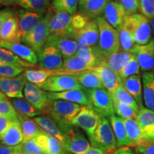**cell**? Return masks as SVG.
Returning <instances> with one entry per match:
<instances>
[{
  "instance_id": "1",
  "label": "cell",
  "mask_w": 154,
  "mask_h": 154,
  "mask_svg": "<svg viewBox=\"0 0 154 154\" xmlns=\"http://www.w3.org/2000/svg\"><path fill=\"white\" fill-rule=\"evenodd\" d=\"M99 31V38L97 45L93 47L100 61L103 57L120 51L119 32L113 28L103 17L96 19Z\"/></svg>"
},
{
  "instance_id": "2",
  "label": "cell",
  "mask_w": 154,
  "mask_h": 154,
  "mask_svg": "<svg viewBox=\"0 0 154 154\" xmlns=\"http://www.w3.org/2000/svg\"><path fill=\"white\" fill-rule=\"evenodd\" d=\"M82 106L64 100L52 101L49 115L60 127L63 134L72 125L71 121L80 112Z\"/></svg>"
},
{
  "instance_id": "3",
  "label": "cell",
  "mask_w": 154,
  "mask_h": 154,
  "mask_svg": "<svg viewBox=\"0 0 154 154\" xmlns=\"http://www.w3.org/2000/svg\"><path fill=\"white\" fill-rule=\"evenodd\" d=\"M92 146L106 151L107 154H111L116 150V140L111 128L110 121L106 117H101L98 127L89 138Z\"/></svg>"
},
{
  "instance_id": "4",
  "label": "cell",
  "mask_w": 154,
  "mask_h": 154,
  "mask_svg": "<svg viewBox=\"0 0 154 154\" xmlns=\"http://www.w3.org/2000/svg\"><path fill=\"white\" fill-rule=\"evenodd\" d=\"M124 22L131 31L135 44L145 45L151 42L152 29L150 20L140 13L126 16Z\"/></svg>"
},
{
  "instance_id": "5",
  "label": "cell",
  "mask_w": 154,
  "mask_h": 154,
  "mask_svg": "<svg viewBox=\"0 0 154 154\" xmlns=\"http://www.w3.org/2000/svg\"><path fill=\"white\" fill-rule=\"evenodd\" d=\"M49 9L35 27L24 37H22V42L33 49L36 54H38L45 47L48 38L50 35Z\"/></svg>"
},
{
  "instance_id": "6",
  "label": "cell",
  "mask_w": 154,
  "mask_h": 154,
  "mask_svg": "<svg viewBox=\"0 0 154 154\" xmlns=\"http://www.w3.org/2000/svg\"><path fill=\"white\" fill-rule=\"evenodd\" d=\"M90 102V108L103 117H110L115 113L113 99L105 88L85 89Z\"/></svg>"
},
{
  "instance_id": "7",
  "label": "cell",
  "mask_w": 154,
  "mask_h": 154,
  "mask_svg": "<svg viewBox=\"0 0 154 154\" xmlns=\"http://www.w3.org/2000/svg\"><path fill=\"white\" fill-rule=\"evenodd\" d=\"M49 32L50 35L72 36L74 28L72 25L73 15L64 11H55L50 7Z\"/></svg>"
},
{
  "instance_id": "8",
  "label": "cell",
  "mask_w": 154,
  "mask_h": 154,
  "mask_svg": "<svg viewBox=\"0 0 154 154\" xmlns=\"http://www.w3.org/2000/svg\"><path fill=\"white\" fill-rule=\"evenodd\" d=\"M48 92L44 91L39 86L26 82L24 88L25 99L42 113L49 114L52 101L49 99Z\"/></svg>"
},
{
  "instance_id": "9",
  "label": "cell",
  "mask_w": 154,
  "mask_h": 154,
  "mask_svg": "<svg viewBox=\"0 0 154 154\" xmlns=\"http://www.w3.org/2000/svg\"><path fill=\"white\" fill-rule=\"evenodd\" d=\"M39 87L44 91L53 93L74 89H83L76 77L74 75H59L51 76Z\"/></svg>"
},
{
  "instance_id": "10",
  "label": "cell",
  "mask_w": 154,
  "mask_h": 154,
  "mask_svg": "<svg viewBox=\"0 0 154 154\" xmlns=\"http://www.w3.org/2000/svg\"><path fill=\"white\" fill-rule=\"evenodd\" d=\"M63 149L68 153L84 154L91 149V144L85 136L78 130L72 127L64 133V139L62 142Z\"/></svg>"
},
{
  "instance_id": "11",
  "label": "cell",
  "mask_w": 154,
  "mask_h": 154,
  "mask_svg": "<svg viewBox=\"0 0 154 154\" xmlns=\"http://www.w3.org/2000/svg\"><path fill=\"white\" fill-rule=\"evenodd\" d=\"M101 117L91 108L82 106L80 112L71 121L70 125L82 128L90 138L98 127Z\"/></svg>"
},
{
  "instance_id": "12",
  "label": "cell",
  "mask_w": 154,
  "mask_h": 154,
  "mask_svg": "<svg viewBox=\"0 0 154 154\" xmlns=\"http://www.w3.org/2000/svg\"><path fill=\"white\" fill-rule=\"evenodd\" d=\"M97 74L103 84V87L110 94L114 93L116 90L121 86V77L119 73L116 72L103 62H100L97 66L90 69Z\"/></svg>"
},
{
  "instance_id": "13",
  "label": "cell",
  "mask_w": 154,
  "mask_h": 154,
  "mask_svg": "<svg viewBox=\"0 0 154 154\" xmlns=\"http://www.w3.org/2000/svg\"><path fill=\"white\" fill-rule=\"evenodd\" d=\"M26 81L24 74L8 78L0 76V91L9 98L23 99Z\"/></svg>"
},
{
  "instance_id": "14",
  "label": "cell",
  "mask_w": 154,
  "mask_h": 154,
  "mask_svg": "<svg viewBox=\"0 0 154 154\" xmlns=\"http://www.w3.org/2000/svg\"><path fill=\"white\" fill-rule=\"evenodd\" d=\"M37 54L38 63L42 69L49 70L61 69L63 63L62 55L53 46H45Z\"/></svg>"
},
{
  "instance_id": "15",
  "label": "cell",
  "mask_w": 154,
  "mask_h": 154,
  "mask_svg": "<svg viewBox=\"0 0 154 154\" xmlns=\"http://www.w3.org/2000/svg\"><path fill=\"white\" fill-rule=\"evenodd\" d=\"M131 53L136 57L143 72H152L154 69V38L145 45L135 44Z\"/></svg>"
},
{
  "instance_id": "16",
  "label": "cell",
  "mask_w": 154,
  "mask_h": 154,
  "mask_svg": "<svg viewBox=\"0 0 154 154\" xmlns=\"http://www.w3.org/2000/svg\"><path fill=\"white\" fill-rule=\"evenodd\" d=\"M45 46H53L59 49L63 59L76 54L77 42L72 36L49 35Z\"/></svg>"
},
{
  "instance_id": "17",
  "label": "cell",
  "mask_w": 154,
  "mask_h": 154,
  "mask_svg": "<svg viewBox=\"0 0 154 154\" xmlns=\"http://www.w3.org/2000/svg\"><path fill=\"white\" fill-rule=\"evenodd\" d=\"M22 35L19 30V19L17 14H13L4 23L0 30V43H20Z\"/></svg>"
},
{
  "instance_id": "18",
  "label": "cell",
  "mask_w": 154,
  "mask_h": 154,
  "mask_svg": "<svg viewBox=\"0 0 154 154\" xmlns=\"http://www.w3.org/2000/svg\"><path fill=\"white\" fill-rule=\"evenodd\" d=\"M103 15L107 22L118 30L124 22L126 12L118 0H109L106 5Z\"/></svg>"
},
{
  "instance_id": "19",
  "label": "cell",
  "mask_w": 154,
  "mask_h": 154,
  "mask_svg": "<svg viewBox=\"0 0 154 154\" xmlns=\"http://www.w3.org/2000/svg\"><path fill=\"white\" fill-rule=\"evenodd\" d=\"M28 82L40 86L51 76L59 75H72L70 73L63 69L49 70L45 69H26L23 73Z\"/></svg>"
},
{
  "instance_id": "20",
  "label": "cell",
  "mask_w": 154,
  "mask_h": 154,
  "mask_svg": "<svg viewBox=\"0 0 154 154\" xmlns=\"http://www.w3.org/2000/svg\"><path fill=\"white\" fill-rule=\"evenodd\" d=\"M74 38L90 47L97 45L99 38V31L96 19H91L82 29L75 32Z\"/></svg>"
},
{
  "instance_id": "21",
  "label": "cell",
  "mask_w": 154,
  "mask_h": 154,
  "mask_svg": "<svg viewBox=\"0 0 154 154\" xmlns=\"http://www.w3.org/2000/svg\"><path fill=\"white\" fill-rule=\"evenodd\" d=\"M109 0H80L78 13L87 17L88 19H95L103 14L106 5Z\"/></svg>"
},
{
  "instance_id": "22",
  "label": "cell",
  "mask_w": 154,
  "mask_h": 154,
  "mask_svg": "<svg viewBox=\"0 0 154 154\" xmlns=\"http://www.w3.org/2000/svg\"><path fill=\"white\" fill-rule=\"evenodd\" d=\"M48 92V91H47ZM48 96L51 101L54 100H64L73 103H78L81 106H90V102L87 94L82 89H74L58 93L48 92Z\"/></svg>"
},
{
  "instance_id": "23",
  "label": "cell",
  "mask_w": 154,
  "mask_h": 154,
  "mask_svg": "<svg viewBox=\"0 0 154 154\" xmlns=\"http://www.w3.org/2000/svg\"><path fill=\"white\" fill-rule=\"evenodd\" d=\"M0 47L9 50L21 59L26 62L36 65L38 63L37 54L28 46L20 43H0Z\"/></svg>"
},
{
  "instance_id": "24",
  "label": "cell",
  "mask_w": 154,
  "mask_h": 154,
  "mask_svg": "<svg viewBox=\"0 0 154 154\" xmlns=\"http://www.w3.org/2000/svg\"><path fill=\"white\" fill-rule=\"evenodd\" d=\"M17 15L19 19V30L22 37H24L33 29L44 17L37 13L32 12L24 9L19 10Z\"/></svg>"
},
{
  "instance_id": "25",
  "label": "cell",
  "mask_w": 154,
  "mask_h": 154,
  "mask_svg": "<svg viewBox=\"0 0 154 154\" xmlns=\"http://www.w3.org/2000/svg\"><path fill=\"white\" fill-rule=\"evenodd\" d=\"M121 86L134 98L140 108L143 107V89L140 75H134L123 78Z\"/></svg>"
},
{
  "instance_id": "26",
  "label": "cell",
  "mask_w": 154,
  "mask_h": 154,
  "mask_svg": "<svg viewBox=\"0 0 154 154\" xmlns=\"http://www.w3.org/2000/svg\"><path fill=\"white\" fill-rule=\"evenodd\" d=\"M0 141L1 143L8 146H17L24 142V135L18 119L13 121L8 130L0 138Z\"/></svg>"
},
{
  "instance_id": "27",
  "label": "cell",
  "mask_w": 154,
  "mask_h": 154,
  "mask_svg": "<svg viewBox=\"0 0 154 154\" xmlns=\"http://www.w3.org/2000/svg\"><path fill=\"white\" fill-rule=\"evenodd\" d=\"M34 138L47 154H61L65 151L60 140L44 131L42 130Z\"/></svg>"
},
{
  "instance_id": "28",
  "label": "cell",
  "mask_w": 154,
  "mask_h": 154,
  "mask_svg": "<svg viewBox=\"0 0 154 154\" xmlns=\"http://www.w3.org/2000/svg\"><path fill=\"white\" fill-rule=\"evenodd\" d=\"M133 54L124 51H119L112 54L103 57L100 59V62L106 63L108 66L115 71L116 72L120 73L126 64L128 62L131 58L133 57Z\"/></svg>"
},
{
  "instance_id": "29",
  "label": "cell",
  "mask_w": 154,
  "mask_h": 154,
  "mask_svg": "<svg viewBox=\"0 0 154 154\" xmlns=\"http://www.w3.org/2000/svg\"><path fill=\"white\" fill-rule=\"evenodd\" d=\"M33 119L42 131L57 138L61 143L63 141L64 134L53 119L46 116H38Z\"/></svg>"
},
{
  "instance_id": "30",
  "label": "cell",
  "mask_w": 154,
  "mask_h": 154,
  "mask_svg": "<svg viewBox=\"0 0 154 154\" xmlns=\"http://www.w3.org/2000/svg\"><path fill=\"white\" fill-rule=\"evenodd\" d=\"M143 100L146 106L154 111V72H145L142 74Z\"/></svg>"
},
{
  "instance_id": "31",
  "label": "cell",
  "mask_w": 154,
  "mask_h": 154,
  "mask_svg": "<svg viewBox=\"0 0 154 154\" xmlns=\"http://www.w3.org/2000/svg\"><path fill=\"white\" fill-rule=\"evenodd\" d=\"M109 121L116 140V146L120 148L123 146H129V141L126 131L123 119L113 114L109 117Z\"/></svg>"
},
{
  "instance_id": "32",
  "label": "cell",
  "mask_w": 154,
  "mask_h": 154,
  "mask_svg": "<svg viewBox=\"0 0 154 154\" xmlns=\"http://www.w3.org/2000/svg\"><path fill=\"white\" fill-rule=\"evenodd\" d=\"M51 0H15V5L24 10L44 16L50 8Z\"/></svg>"
},
{
  "instance_id": "33",
  "label": "cell",
  "mask_w": 154,
  "mask_h": 154,
  "mask_svg": "<svg viewBox=\"0 0 154 154\" xmlns=\"http://www.w3.org/2000/svg\"><path fill=\"white\" fill-rule=\"evenodd\" d=\"M124 121L126 131L129 141V147H135L143 139L142 129L135 119H124Z\"/></svg>"
},
{
  "instance_id": "34",
  "label": "cell",
  "mask_w": 154,
  "mask_h": 154,
  "mask_svg": "<svg viewBox=\"0 0 154 154\" xmlns=\"http://www.w3.org/2000/svg\"><path fill=\"white\" fill-rule=\"evenodd\" d=\"M76 54L85 62L90 69L97 66L99 64V60L96 54L94 48L88 47L79 41H76Z\"/></svg>"
},
{
  "instance_id": "35",
  "label": "cell",
  "mask_w": 154,
  "mask_h": 154,
  "mask_svg": "<svg viewBox=\"0 0 154 154\" xmlns=\"http://www.w3.org/2000/svg\"><path fill=\"white\" fill-rule=\"evenodd\" d=\"M19 121H20L21 126L24 135V142L33 139L42 131L40 127L34 121V119H31L28 117L18 114L17 113Z\"/></svg>"
},
{
  "instance_id": "36",
  "label": "cell",
  "mask_w": 154,
  "mask_h": 154,
  "mask_svg": "<svg viewBox=\"0 0 154 154\" xmlns=\"http://www.w3.org/2000/svg\"><path fill=\"white\" fill-rule=\"evenodd\" d=\"M75 76L84 89L104 88L99 77L90 69L80 73Z\"/></svg>"
},
{
  "instance_id": "37",
  "label": "cell",
  "mask_w": 154,
  "mask_h": 154,
  "mask_svg": "<svg viewBox=\"0 0 154 154\" xmlns=\"http://www.w3.org/2000/svg\"><path fill=\"white\" fill-rule=\"evenodd\" d=\"M61 69L71 73L72 75L76 76L83 72L89 70L90 68L78 55L75 54L72 57L63 59Z\"/></svg>"
},
{
  "instance_id": "38",
  "label": "cell",
  "mask_w": 154,
  "mask_h": 154,
  "mask_svg": "<svg viewBox=\"0 0 154 154\" xmlns=\"http://www.w3.org/2000/svg\"><path fill=\"white\" fill-rule=\"evenodd\" d=\"M11 102L18 114L22 115L28 118H34L42 114L39 111L35 109L26 99H12Z\"/></svg>"
},
{
  "instance_id": "39",
  "label": "cell",
  "mask_w": 154,
  "mask_h": 154,
  "mask_svg": "<svg viewBox=\"0 0 154 154\" xmlns=\"http://www.w3.org/2000/svg\"><path fill=\"white\" fill-rule=\"evenodd\" d=\"M118 32L120 42V51L131 53L133 48L136 44L131 31L124 22H123L122 25L118 29Z\"/></svg>"
},
{
  "instance_id": "40",
  "label": "cell",
  "mask_w": 154,
  "mask_h": 154,
  "mask_svg": "<svg viewBox=\"0 0 154 154\" xmlns=\"http://www.w3.org/2000/svg\"><path fill=\"white\" fill-rule=\"evenodd\" d=\"M0 63L17 65V66H22L24 68L30 69L37 66L36 65L32 64V63L22 60L9 50L2 47H0Z\"/></svg>"
},
{
  "instance_id": "41",
  "label": "cell",
  "mask_w": 154,
  "mask_h": 154,
  "mask_svg": "<svg viewBox=\"0 0 154 154\" xmlns=\"http://www.w3.org/2000/svg\"><path fill=\"white\" fill-rule=\"evenodd\" d=\"M80 0H52L51 9L55 11H64L71 15L78 12Z\"/></svg>"
},
{
  "instance_id": "42",
  "label": "cell",
  "mask_w": 154,
  "mask_h": 154,
  "mask_svg": "<svg viewBox=\"0 0 154 154\" xmlns=\"http://www.w3.org/2000/svg\"><path fill=\"white\" fill-rule=\"evenodd\" d=\"M110 94L113 100H116L117 101L121 102V103H126V104L130 106L136 112L139 111L140 107L137 102H136V100L134 99V98L122 86H119L116 90L114 93Z\"/></svg>"
},
{
  "instance_id": "43",
  "label": "cell",
  "mask_w": 154,
  "mask_h": 154,
  "mask_svg": "<svg viewBox=\"0 0 154 154\" xmlns=\"http://www.w3.org/2000/svg\"><path fill=\"white\" fill-rule=\"evenodd\" d=\"M136 121L142 131L154 126V111L143 107L140 108Z\"/></svg>"
},
{
  "instance_id": "44",
  "label": "cell",
  "mask_w": 154,
  "mask_h": 154,
  "mask_svg": "<svg viewBox=\"0 0 154 154\" xmlns=\"http://www.w3.org/2000/svg\"><path fill=\"white\" fill-rule=\"evenodd\" d=\"M113 103L115 113L118 115V116L124 119H135L136 120L138 112H136L132 107L126 103H121L113 99Z\"/></svg>"
},
{
  "instance_id": "45",
  "label": "cell",
  "mask_w": 154,
  "mask_h": 154,
  "mask_svg": "<svg viewBox=\"0 0 154 154\" xmlns=\"http://www.w3.org/2000/svg\"><path fill=\"white\" fill-rule=\"evenodd\" d=\"M0 116L7 117L13 120L18 119L17 111L11 101L3 93L0 96Z\"/></svg>"
},
{
  "instance_id": "46",
  "label": "cell",
  "mask_w": 154,
  "mask_h": 154,
  "mask_svg": "<svg viewBox=\"0 0 154 154\" xmlns=\"http://www.w3.org/2000/svg\"><path fill=\"white\" fill-rule=\"evenodd\" d=\"M140 68L137 59L134 54L124 69L119 73V75L121 79L134 76V75H140Z\"/></svg>"
},
{
  "instance_id": "47",
  "label": "cell",
  "mask_w": 154,
  "mask_h": 154,
  "mask_svg": "<svg viewBox=\"0 0 154 154\" xmlns=\"http://www.w3.org/2000/svg\"><path fill=\"white\" fill-rule=\"evenodd\" d=\"M25 70V68L20 66L0 63V76L2 77L12 78L22 74Z\"/></svg>"
},
{
  "instance_id": "48",
  "label": "cell",
  "mask_w": 154,
  "mask_h": 154,
  "mask_svg": "<svg viewBox=\"0 0 154 154\" xmlns=\"http://www.w3.org/2000/svg\"><path fill=\"white\" fill-rule=\"evenodd\" d=\"M22 149L32 154H47L35 138L23 142Z\"/></svg>"
},
{
  "instance_id": "49",
  "label": "cell",
  "mask_w": 154,
  "mask_h": 154,
  "mask_svg": "<svg viewBox=\"0 0 154 154\" xmlns=\"http://www.w3.org/2000/svg\"><path fill=\"white\" fill-rule=\"evenodd\" d=\"M139 11L149 20L154 18V0H140Z\"/></svg>"
},
{
  "instance_id": "50",
  "label": "cell",
  "mask_w": 154,
  "mask_h": 154,
  "mask_svg": "<svg viewBox=\"0 0 154 154\" xmlns=\"http://www.w3.org/2000/svg\"><path fill=\"white\" fill-rule=\"evenodd\" d=\"M124 8L126 16L131 15L139 11L140 0H118Z\"/></svg>"
},
{
  "instance_id": "51",
  "label": "cell",
  "mask_w": 154,
  "mask_h": 154,
  "mask_svg": "<svg viewBox=\"0 0 154 154\" xmlns=\"http://www.w3.org/2000/svg\"><path fill=\"white\" fill-rule=\"evenodd\" d=\"M138 154H154V141L143 139L138 145L134 147Z\"/></svg>"
},
{
  "instance_id": "52",
  "label": "cell",
  "mask_w": 154,
  "mask_h": 154,
  "mask_svg": "<svg viewBox=\"0 0 154 154\" xmlns=\"http://www.w3.org/2000/svg\"><path fill=\"white\" fill-rule=\"evenodd\" d=\"M89 21L90 19H88L87 17L83 16V15L78 12H77L76 14L73 15L72 25L73 28H74V33L84 28Z\"/></svg>"
},
{
  "instance_id": "53",
  "label": "cell",
  "mask_w": 154,
  "mask_h": 154,
  "mask_svg": "<svg viewBox=\"0 0 154 154\" xmlns=\"http://www.w3.org/2000/svg\"><path fill=\"white\" fill-rule=\"evenodd\" d=\"M13 121H14L13 119L7 118V117L0 116V138L2 137L3 135L8 130L9 126L12 124Z\"/></svg>"
},
{
  "instance_id": "54",
  "label": "cell",
  "mask_w": 154,
  "mask_h": 154,
  "mask_svg": "<svg viewBox=\"0 0 154 154\" xmlns=\"http://www.w3.org/2000/svg\"><path fill=\"white\" fill-rule=\"evenodd\" d=\"M13 14H14V12L9 9H4L0 10V30H1V28L2 27L4 23Z\"/></svg>"
},
{
  "instance_id": "55",
  "label": "cell",
  "mask_w": 154,
  "mask_h": 154,
  "mask_svg": "<svg viewBox=\"0 0 154 154\" xmlns=\"http://www.w3.org/2000/svg\"><path fill=\"white\" fill-rule=\"evenodd\" d=\"M142 134H143V138L144 139L151 140L154 141V126L143 130Z\"/></svg>"
},
{
  "instance_id": "56",
  "label": "cell",
  "mask_w": 154,
  "mask_h": 154,
  "mask_svg": "<svg viewBox=\"0 0 154 154\" xmlns=\"http://www.w3.org/2000/svg\"><path fill=\"white\" fill-rule=\"evenodd\" d=\"M17 146H8L0 143V154H13Z\"/></svg>"
},
{
  "instance_id": "57",
  "label": "cell",
  "mask_w": 154,
  "mask_h": 154,
  "mask_svg": "<svg viewBox=\"0 0 154 154\" xmlns=\"http://www.w3.org/2000/svg\"><path fill=\"white\" fill-rule=\"evenodd\" d=\"M129 146H123V147L119 148L118 149H116L113 153L111 154H135L132 150L130 149Z\"/></svg>"
},
{
  "instance_id": "58",
  "label": "cell",
  "mask_w": 154,
  "mask_h": 154,
  "mask_svg": "<svg viewBox=\"0 0 154 154\" xmlns=\"http://www.w3.org/2000/svg\"><path fill=\"white\" fill-rule=\"evenodd\" d=\"M84 154H107V153L106 151H103V150L92 146V147H91V149L88 150Z\"/></svg>"
},
{
  "instance_id": "59",
  "label": "cell",
  "mask_w": 154,
  "mask_h": 154,
  "mask_svg": "<svg viewBox=\"0 0 154 154\" xmlns=\"http://www.w3.org/2000/svg\"><path fill=\"white\" fill-rule=\"evenodd\" d=\"M15 5V0H0V5L9 7Z\"/></svg>"
},
{
  "instance_id": "60",
  "label": "cell",
  "mask_w": 154,
  "mask_h": 154,
  "mask_svg": "<svg viewBox=\"0 0 154 154\" xmlns=\"http://www.w3.org/2000/svg\"><path fill=\"white\" fill-rule=\"evenodd\" d=\"M22 149V143L17 146V149L14 151V153H13V154H21Z\"/></svg>"
},
{
  "instance_id": "61",
  "label": "cell",
  "mask_w": 154,
  "mask_h": 154,
  "mask_svg": "<svg viewBox=\"0 0 154 154\" xmlns=\"http://www.w3.org/2000/svg\"><path fill=\"white\" fill-rule=\"evenodd\" d=\"M150 23H151V26L152 34H153V35L154 36V18L150 20Z\"/></svg>"
},
{
  "instance_id": "62",
  "label": "cell",
  "mask_w": 154,
  "mask_h": 154,
  "mask_svg": "<svg viewBox=\"0 0 154 154\" xmlns=\"http://www.w3.org/2000/svg\"><path fill=\"white\" fill-rule=\"evenodd\" d=\"M21 154H32V153H29V152H26V151H24L23 149H22V151H21Z\"/></svg>"
},
{
  "instance_id": "63",
  "label": "cell",
  "mask_w": 154,
  "mask_h": 154,
  "mask_svg": "<svg viewBox=\"0 0 154 154\" xmlns=\"http://www.w3.org/2000/svg\"><path fill=\"white\" fill-rule=\"evenodd\" d=\"M61 154H69V153H68V152H67V151H63V153H61Z\"/></svg>"
},
{
  "instance_id": "64",
  "label": "cell",
  "mask_w": 154,
  "mask_h": 154,
  "mask_svg": "<svg viewBox=\"0 0 154 154\" xmlns=\"http://www.w3.org/2000/svg\"><path fill=\"white\" fill-rule=\"evenodd\" d=\"M2 92L1 91H0V96H1V95H2Z\"/></svg>"
}]
</instances>
